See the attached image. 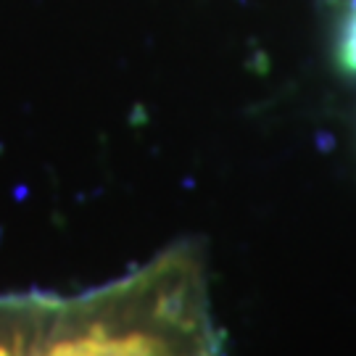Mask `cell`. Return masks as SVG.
<instances>
[{"label":"cell","instance_id":"1","mask_svg":"<svg viewBox=\"0 0 356 356\" xmlns=\"http://www.w3.org/2000/svg\"><path fill=\"white\" fill-rule=\"evenodd\" d=\"M204 261L193 243L169 248L108 288L53 301L40 354H214Z\"/></svg>","mask_w":356,"mask_h":356},{"label":"cell","instance_id":"2","mask_svg":"<svg viewBox=\"0 0 356 356\" xmlns=\"http://www.w3.org/2000/svg\"><path fill=\"white\" fill-rule=\"evenodd\" d=\"M51 309L45 296L0 298V354H40Z\"/></svg>","mask_w":356,"mask_h":356},{"label":"cell","instance_id":"3","mask_svg":"<svg viewBox=\"0 0 356 356\" xmlns=\"http://www.w3.org/2000/svg\"><path fill=\"white\" fill-rule=\"evenodd\" d=\"M338 58L346 72L356 74V3L351 11L346 13L343 29H341V45H338Z\"/></svg>","mask_w":356,"mask_h":356}]
</instances>
